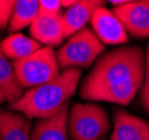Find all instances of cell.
Masks as SVG:
<instances>
[{
	"label": "cell",
	"mask_w": 149,
	"mask_h": 140,
	"mask_svg": "<svg viewBox=\"0 0 149 140\" xmlns=\"http://www.w3.org/2000/svg\"><path fill=\"white\" fill-rule=\"evenodd\" d=\"M112 13L132 37L149 38V0L129 1L123 6L113 8Z\"/></svg>",
	"instance_id": "6"
},
{
	"label": "cell",
	"mask_w": 149,
	"mask_h": 140,
	"mask_svg": "<svg viewBox=\"0 0 149 140\" xmlns=\"http://www.w3.org/2000/svg\"><path fill=\"white\" fill-rule=\"evenodd\" d=\"M29 29L30 35L35 40L53 48L60 46L65 39L62 14L56 17L38 15L30 25Z\"/></svg>",
	"instance_id": "10"
},
{
	"label": "cell",
	"mask_w": 149,
	"mask_h": 140,
	"mask_svg": "<svg viewBox=\"0 0 149 140\" xmlns=\"http://www.w3.org/2000/svg\"><path fill=\"white\" fill-rule=\"evenodd\" d=\"M82 75L80 68H68L39 86L27 90L24 95L9 105V110L19 112L28 119H49L56 116L77 88Z\"/></svg>",
	"instance_id": "2"
},
{
	"label": "cell",
	"mask_w": 149,
	"mask_h": 140,
	"mask_svg": "<svg viewBox=\"0 0 149 140\" xmlns=\"http://www.w3.org/2000/svg\"><path fill=\"white\" fill-rule=\"evenodd\" d=\"M146 55L140 46H119L101 55L83 80L80 96L85 101L128 105L141 88Z\"/></svg>",
	"instance_id": "1"
},
{
	"label": "cell",
	"mask_w": 149,
	"mask_h": 140,
	"mask_svg": "<svg viewBox=\"0 0 149 140\" xmlns=\"http://www.w3.org/2000/svg\"><path fill=\"white\" fill-rule=\"evenodd\" d=\"M6 101V98L3 95V93L0 91V103H2V102H5Z\"/></svg>",
	"instance_id": "20"
},
{
	"label": "cell",
	"mask_w": 149,
	"mask_h": 140,
	"mask_svg": "<svg viewBox=\"0 0 149 140\" xmlns=\"http://www.w3.org/2000/svg\"><path fill=\"white\" fill-rule=\"evenodd\" d=\"M104 1L97 0H79L72 7L67 8L64 13H62L65 38H70L85 28V25L91 20L94 10L101 6H104Z\"/></svg>",
	"instance_id": "9"
},
{
	"label": "cell",
	"mask_w": 149,
	"mask_h": 140,
	"mask_svg": "<svg viewBox=\"0 0 149 140\" xmlns=\"http://www.w3.org/2000/svg\"><path fill=\"white\" fill-rule=\"evenodd\" d=\"M110 140H149V122L123 109H114Z\"/></svg>",
	"instance_id": "8"
},
{
	"label": "cell",
	"mask_w": 149,
	"mask_h": 140,
	"mask_svg": "<svg viewBox=\"0 0 149 140\" xmlns=\"http://www.w3.org/2000/svg\"><path fill=\"white\" fill-rule=\"evenodd\" d=\"M61 1L58 0H39V11L38 15L56 17L61 15Z\"/></svg>",
	"instance_id": "18"
},
{
	"label": "cell",
	"mask_w": 149,
	"mask_h": 140,
	"mask_svg": "<svg viewBox=\"0 0 149 140\" xmlns=\"http://www.w3.org/2000/svg\"><path fill=\"white\" fill-rule=\"evenodd\" d=\"M104 51V44L88 27L71 36L57 51V62L63 71L68 68H88Z\"/></svg>",
	"instance_id": "4"
},
{
	"label": "cell",
	"mask_w": 149,
	"mask_h": 140,
	"mask_svg": "<svg viewBox=\"0 0 149 140\" xmlns=\"http://www.w3.org/2000/svg\"><path fill=\"white\" fill-rule=\"evenodd\" d=\"M111 129L109 114L97 103H74L68 110L67 133L71 140H102Z\"/></svg>",
	"instance_id": "3"
},
{
	"label": "cell",
	"mask_w": 149,
	"mask_h": 140,
	"mask_svg": "<svg viewBox=\"0 0 149 140\" xmlns=\"http://www.w3.org/2000/svg\"><path fill=\"white\" fill-rule=\"evenodd\" d=\"M0 91L3 93L6 101L14 103L24 95V88L17 80L13 63L5 55L0 47Z\"/></svg>",
	"instance_id": "14"
},
{
	"label": "cell",
	"mask_w": 149,
	"mask_h": 140,
	"mask_svg": "<svg viewBox=\"0 0 149 140\" xmlns=\"http://www.w3.org/2000/svg\"><path fill=\"white\" fill-rule=\"evenodd\" d=\"M128 2H129V0H111V1H109V3H111L113 8L123 6V5H126Z\"/></svg>",
	"instance_id": "19"
},
{
	"label": "cell",
	"mask_w": 149,
	"mask_h": 140,
	"mask_svg": "<svg viewBox=\"0 0 149 140\" xmlns=\"http://www.w3.org/2000/svg\"><path fill=\"white\" fill-rule=\"evenodd\" d=\"M15 2L16 1L13 0H0V31L8 29L15 8Z\"/></svg>",
	"instance_id": "16"
},
{
	"label": "cell",
	"mask_w": 149,
	"mask_h": 140,
	"mask_svg": "<svg viewBox=\"0 0 149 140\" xmlns=\"http://www.w3.org/2000/svg\"><path fill=\"white\" fill-rule=\"evenodd\" d=\"M13 65L19 84L28 90L53 81L61 74L57 56L49 46H43L26 59L14 61Z\"/></svg>",
	"instance_id": "5"
},
{
	"label": "cell",
	"mask_w": 149,
	"mask_h": 140,
	"mask_svg": "<svg viewBox=\"0 0 149 140\" xmlns=\"http://www.w3.org/2000/svg\"><path fill=\"white\" fill-rule=\"evenodd\" d=\"M30 119L11 110L0 109V140H30Z\"/></svg>",
	"instance_id": "12"
},
{
	"label": "cell",
	"mask_w": 149,
	"mask_h": 140,
	"mask_svg": "<svg viewBox=\"0 0 149 140\" xmlns=\"http://www.w3.org/2000/svg\"><path fill=\"white\" fill-rule=\"evenodd\" d=\"M140 103L145 111L149 113V45L146 52V73L140 88Z\"/></svg>",
	"instance_id": "17"
},
{
	"label": "cell",
	"mask_w": 149,
	"mask_h": 140,
	"mask_svg": "<svg viewBox=\"0 0 149 140\" xmlns=\"http://www.w3.org/2000/svg\"><path fill=\"white\" fill-rule=\"evenodd\" d=\"M102 140H104V139H102Z\"/></svg>",
	"instance_id": "21"
},
{
	"label": "cell",
	"mask_w": 149,
	"mask_h": 140,
	"mask_svg": "<svg viewBox=\"0 0 149 140\" xmlns=\"http://www.w3.org/2000/svg\"><path fill=\"white\" fill-rule=\"evenodd\" d=\"M68 108L70 103H66L56 116L38 120L31 129L30 140H68Z\"/></svg>",
	"instance_id": "11"
},
{
	"label": "cell",
	"mask_w": 149,
	"mask_h": 140,
	"mask_svg": "<svg viewBox=\"0 0 149 140\" xmlns=\"http://www.w3.org/2000/svg\"><path fill=\"white\" fill-rule=\"evenodd\" d=\"M0 47L9 59L20 61L33 55L43 46L31 37L16 33L6 37L0 43Z\"/></svg>",
	"instance_id": "13"
},
{
	"label": "cell",
	"mask_w": 149,
	"mask_h": 140,
	"mask_svg": "<svg viewBox=\"0 0 149 140\" xmlns=\"http://www.w3.org/2000/svg\"><path fill=\"white\" fill-rule=\"evenodd\" d=\"M92 30L97 38L107 45H122L128 43V35L119 18L104 6L97 8L91 17Z\"/></svg>",
	"instance_id": "7"
},
{
	"label": "cell",
	"mask_w": 149,
	"mask_h": 140,
	"mask_svg": "<svg viewBox=\"0 0 149 140\" xmlns=\"http://www.w3.org/2000/svg\"><path fill=\"white\" fill-rule=\"evenodd\" d=\"M39 11V1L37 0H18L15 2L13 16L8 26V31L16 34L26 28L36 19Z\"/></svg>",
	"instance_id": "15"
}]
</instances>
